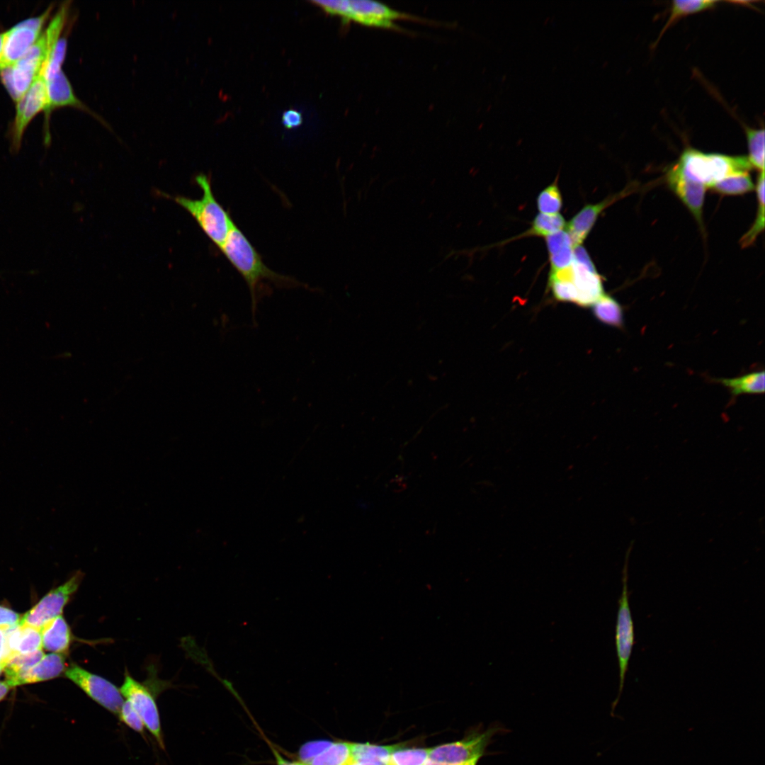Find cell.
<instances>
[{
  "instance_id": "obj_26",
  "label": "cell",
  "mask_w": 765,
  "mask_h": 765,
  "mask_svg": "<svg viewBox=\"0 0 765 765\" xmlns=\"http://www.w3.org/2000/svg\"><path fill=\"white\" fill-rule=\"evenodd\" d=\"M718 3L719 1L715 0L672 1L668 19L663 26L657 40L660 39L665 30L679 18L711 8Z\"/></svg>"
},
{
  "instance_id": "obj_25",
  "label": "cell",
  "mask_w": 765,
  "mask_h": 765,
  "mask_svg": "<svg viewBox=\"0 0 765 765\" xmlns=\"http://www.w3.org/2000/svg\"><path fill=\"white\" fill-rule=\"evenodd\" d=\"M764 171H762L758 175L755 186L758 200L756 216L751 228L740 239V244L743 248L752 245L764 229Z\"/></svg>"
},
{
  "instance_id": "obj_9",
  "label": "cell",
  "mask_w": 765,
  "mask_h": 765,
  "mask_svg": "<svg viewBox=\"0 0 765 765\" xmlns=\"http://www.w3.org/2000/svg\"><path fill=\"white\" fill-rule=\"evenodd\" d=\"M64 674L91 699L118 715L125 701L120 688L115 684L75 663L67 666Z\"/></svg>"
},
{
  "instance_id": "obj_3",
  "label": "cell",
  "mask_w": 765,
  "mask_h": 765,
  "mask_svg": "<svg viewBox=\"0 0 765 765\" xmlns=\"http://www.w3.org/2000/svg\"><path fill=\"white\" fill-rule=\"evenodd\" d=\"M672 168L687 178L710 188L728 176L749 172L752 166L746 156L706 153L687 147Z\"/></svg>"
},
{
  "instance_id": "obj_1",
  "label": "cell",
  "mask_w": 765,
  "mask_h": 765,
  "mask_svg": "<svg viewBox=\"0 0 765 765\" xmlns=\"http://www.w3.org/2000/svg\"><path fill=\"white\" fill-rule=\"evenodd\" d=\"M220 249L243 277L249 288L253 318L256 310L259 287L264 280L272 282L278 288H295L302 285L301 283L296 279L276 273L268 268L259 253L236 224L230 230Z\"/></svg>"
},
{
  "instance_id": "obj_33",
  "label": "cell",
  "mask_w": 765,
  "mask_h": 765,
  "mask_svg": "<svg viewBox=\"0 0 765 765\" xmlns=\"http://www.w3.org/2000/svg\"><path fill=\"white\" fill-rule=\"evenodd\" d=\"M550 271L565 269L573 262V246H567L559 251L550 255Z\"/></svg>"
},
{
  "instance_id": "obj_4",
  "label": "cell",
  "mask_w": 765,
  "mask_h": 765,
  "mask_svg": "<svg viewBox=\"0 0 765 765\" xmlns=\"http://www.w3.org/2000/svg\"><path fill=\"white\" fill-rule=\"evenodd\" d=\"M196 182L202 191L200 198L183 196L174 198L192 215L203 232L220 249L235 223L215 197L210 178L200 174L196 176Z\"/></svg>"
},
{
  "instance_id": "obj_36",
  "label": "cell",
  "mask_w": 765,
  "mask_h": 765,
  "mask_svg": "<svg viewBox=\"0 0 765 765\" xmlns=\"http://www.w3.org/2000/svg\"><path fill=\"white\" fill-rule=\"evenodd\" d=\"M21 616L13 609L0 605V630H6L17 625Z\"/></svg>"
},
{
  "instance_id": "obj_34",
  "label": "cell",
  "mask_w": 765,
  "mask_h": 765,
  "mask_svg": "<svg viewBox=\"0 0 765 765\" xmlns=\"http://www.w3.org/2000/svg\"><path fill=\"white\" fill-rule=\"evenodd\" d=\"M549 254H553L567 246H572L571 238L567 232L560 230L545 237Z\"/></svg>"
},
{
  "instance_id": "obj_16",
  "label": "cell",
  "mask_w": 765,
  "mask_h": 765,
  "mask_svg": "<svg viewBox=\"0 0 765 765\" xmlns=\"http://www.w3.org/2000/svg\"><path fill=\"white\" fill-rule=\"evenodd\" d=\"M571 268L572 282L577 290L575 303L581 307L592 306L604 295L600 275L574 261Z\"/></svg>"
},
{
  "instance_id": "obj_31",
  "label": "cell",
  "mask_w": 765,
  "mask_h": 765,
  "mask_svg": "<svg viewBox=\"0 0 765 765\" xmlns=\"http://www.w3.org/2000/svg\"><path fill=\"white\" fill-rule=\"evenodd\" d=\"M562 196L556 182L540 192L537 199L540 213L555 214L562 207Z\"/></svg>"
},
{
  "instance_id": "obj_10",
  "label": "cell",
  "mask_w": 765,
  "mask_h": 765,
  "mask_svg": "<svg viewBox=\"0 0 765 765\" xmlns=\"http://www.w3.org/2000/svg\"><path fill=\"white\" fill-rule=\"evenodd\" d=\"M45 69L46 64L44 61L27 93L16 103V116L11 135L12 152L17 153L19 151L27 126L33 118L39 112L45 110L47 106V94Z\"/></svg>"
},
{
  "instance_id": "obj_41",
  "label": "cell",
  "mask_w": 765,
  "mask_h": 765,
  "mask_svg": "<svg viewBox=\"0 0 765 765\" xmlns=\"http://www.w3.org/2000/svg\"><path fill=\"white\" fill-rule=\"evenodd\" d=\"M6 37V31L0 33V58L2 54L4 42Z\"/></svg>"
},
{
  "instance_id": "obj_28",
  "label": "cell",
  "mask_w": 765,
  "mask_h": 765,
  "mask_svg": "<svg viewBox=\"0 0 765 765\" xmlns=\"http://www.w3.org/2000/svg\"><path fill=\"white\" fill-rule=\"evenodd\" d=\"M430 748L404 747L397 744L391 752L388 765H426Z\"/></svg>"
},
{
  "instance_id": "obj_2",
  "label": "cell",
  "mask_w": 765,
  "mask_h": 765,
  "mask_svg": "<svg viewBox=\"0 0 765 765\" xmlns=\"http://www.w3.org/2000/svg\"><path fill=\"white\" fill-rule=\"evenodd\" d=\"M67 16L61 7L36 42L13 64L0 72L3 84L12 99L18 102L27 93L48 52L60 38Z\"/></svg>"
},
{
  "instance_id": "obj_27",
  "label": "cell",
  "mask_w": 765,
  "mask_h": 765,
  "mask_svg": "<svg viewBox=\"0 0 765 765\" xmlns=\"http://www.w3.org/2000/svg\"><path fill=\"white\" fill-rule=\"evenodd\" d=\"M715 192L724 195H742L755 189L749 172L732 174L711 187Z\"/></svg>"
},
{
  "instance_id": "obj_40",
  "label": "cell",
  "mask_w": 765,
  "mask_h": 765,
  "mask_svg": "<svg viewBox=\"0 0 765 765\" xmlns=\"http://www.w3.org/2000/svg\"><path fill=\"white\" fill-rule=\"evenodd\" d=\"M11 688L6 681H0V702L6 698Z\"/></svg>"
},
{
  "instance_id": "obj_18",
  "label": "cell",
  "mask_w": 765,
  "mask_h": 765,
  "mask_svg": "<svg viewBox=\"0 0 765 765\" xmlns=\"http://www.w3.org/2000/svg\"><path fill=\"white\" fill-rule=\"evenodd\" d=\"M6 638L8 659L14 655L28 654L43 650L40 629L18 623L6 630Z\"/></svg>"
},
{
  "instance_id": "obj_6",
  "label": "cell",
  "mask_w": 765,
  "mask_h": 765,
  "mask_svg": "<svg viewBox=\"0 0 765 765\" xmlns=\"http://www.w3.org/2000/svg\"><path fill=\"white\" fill-rule=\"evenodd\" d=\"M502 729L475 730L463 739L430 748L426 765H477L492 737Z\"/></svg>"
},
{
  "instance_id": "obj_32",
  "label": "cell",
  "mask_w": 765,
  "mask_h": 765,
  "mask_svg": "<svg viewBox=\"0 0 765 765\" xmlns=\"http://www.w3.org/2000/svg\"><path fill=\"white\" fill-rule=\"evenodd\" d=\"M118 715L126 726L141 735L144 734L145 727L141 718L127 701H124Z\"/></svg>"
},
{
  "instance_id": "obj_35",
  "label": "cell",
  "mask_w": 765,
  "mask_h": 765,
  "mask_svg": "<svg viewBox=\"0 0 765 765\" xmlns=\"http://www.w3.org/2000/svg\"><path fill=\"white\" fill-rule=\"evenodd\" d=\"M329 742V741L326 740H319L305 743L302 746L299 751L300 761L304 764L307 763L322 750Z\"/></svg>"
},
{
  "instance_id": "obj_24",
  "label": "cell",
  "mask_w": 765,
  "mask_h": 765,
  "mask_svg": "<svg viewBox=\"0 0 765 765\" xmlns=\"http://www.w3.org/2000/svg\"><path fill=\"white\" fill-rule=\"evenodd\" d=\"M594 317L601 322L623 328L624 324L623 310L619 302L613 298L604 295L592 305Z\"/></svg>"
},
{
  "instance_id": "obj_39",
  "label": "cell",
  "mask_w": 765,
  "mask_h": 765,
  "mask_svg": "<svg viewBox=\"0 0 765 765\" xmlns=\"http://www.w3.org/2000/svg\"><path fill=\"white\" fill-rule=\"evenodd\" d=\"M273 753L275 756L277 765H305L303 762L299 761H290L285 759L273 747H272Z\"/></svg>"
},
{
  "instance_id": "obj_23",
  "label": "cell",
  "mask_w": 765,
  "mask_h": 765,
  "mask_svg": "<svg viewBox=\"0 0 765 765\" xmlns=\"http://www.w3.org/2000/svg\"><path fill=\"white\" fill-rule=\"evenodd\" d=\"M549 286L557 300L576 302L577 290L572 282L571 266L562 270L550 271Z\"/></svg>"
},
{
  "instance_id": "obj_30",
  "label": "cell",
  "mask_w": 765,
  "mask_h": 765,
  "mask_svg": "<svg viewBox=\"0 0 765 765\" xmlns=\"http://www.w3.org/2000/svg\"><path fill=\"white\" fill-rule=\"evenodd\" d=\"M565 226V220L560 214L539 213L527 234L546 237L562 230Z\"/></svg>"
},
{
  "instance_id": "obj_19",
  "label": "cell",
  "mask_w": 765,
  "mask_h": 765,
  "mask_svg": "<svg viewBox=\"0 0 765 765\" xmlns=\"http://www.w3.org/2000/svg\"><path fill=\"white\" fill-rule=\"evenodd\" d=\"M40 634L42 650L52 653L67 654L74 637L62 615L42 627Z\"/></svg>"
},
{
  "instance_id": "obj_38",
  "label": "cell",
  "mask_w": 765,
  "mask_h": 765,
  "mask_svg": "<svg viewBox=\"0 0 765 765\" xmlns=\"http://www.w3.org/2000/svg\"><path fill=\"white\" fill-rule=\"evenodd\" d=\"M282 123L288 129L298 127L302 123V114L294 109L287 110L282 115Z\"/></svg>"
},
{
  "instance_id": "obj_8",
  "label": "cell",
  "mask_w": 765,
  "mask_h": 765,
  "mask_svg": "<svg viewBox=\"0 0 765 765\" xmlns=\"http://www.w3.org/2000/svg\"><path fill=\"white\" fill-rule=\"evenodd\" d=\"M83 577L82 572H76L62 584L51 589L21 616L19 624L40 630L48 622L62 615L64 607L76 592Z\"/></svg>"
},
{
  "instance_id": "obj_20",
  "label": "cell",
  "mask_w": 765,
  "mask_h": 765,
  "mask_svg": "<svg viewBox=\"0 0 765 765\" xmlns=\"http://www.w3.org/2000/svg\"><path fill=\"white\" fill-rule=\"evenodd\" d=\"M764 371L752 372L740 377L732 378H715V382H719L727 387L733 397L742 394H761L764 392Z\"/></svg>"
},
{
  "instance_id": "obj_5",
  "label": "cell",
  "mask_w": 765,
  "mask_h": 765,
  "mask_svg": "<svg viewBox=\"0 0 765 765\" xmlns=\"http://www.w3.org/2000/svg\"><path fill=\"white\" fill-rule=\"evenodd\" d=\"M330 15L341 17L344 21H353L369 27L399 30L395 23L399 20L418 18L393 9L390 6L368 0L313 1Z\"/></svg>"
},
{
  "instance_id": "obj_22",
  "label": "cell",
  "mask_w": 765,
  "mask_h": 765,
  "mask_svg": "<svg viewBox=\"0 0 765 765\" xmlns=\"http://www.w3.org/2000/svg\"><path fill=\"white\" fill-rule=\"evenodd\" d=\"M351 744L348 742H329L326 747L305 765H348L352 759Z\"/></svg>"
},
{
  "instance_id": "obj_43",
  "label": "cell",
  "mask_w": 765,
  "mask_h": 765,
  "mask_svg": "<svg viewBox=\"0 0 765 765\" xmlns=\"http://www.w3.org/2000/svg\"><path fill=\"white\" fill-rule=\"evenodd\" d=\"M0 668H1V669H2V668H1V667H0Z\"/></svg>"
},
{
  "instance_id": "obj_15",
  "label": "cell",
  "mask_w": 765,
  "mask_h": 765,
  "mask_svg": "<svg viewBox=\"0 0 765 765\" xmlns=\"http://www.w3.org/2000/svg\"><path fill=\"white\" fill-rule=\"evenodd\" d=\"M65 654L50 652L33 666L6 681L11 688L51 680L64 673L67 667Z\"/></svg>"
},
{
  "instance_id": "obj_13",
  "label": "cell",
  "mask_w": 765,
  "mask_h": 765,
  "mask_svg": "<svg viewBox=\"0 0 765 765\" xmlns=\"http://www.w3.org/2000/svg\"><path fill=\"white\" fill-rule=\"evenodd\" d=\"M667 181L669 188L687 207L703 228V208L706 187L684 176L672 167L667 171Z\"/></svg>"
},
{
  "instance_id": "obj_12",
  "label": "cell",
  "mask_w": 765,
  "mask_h": 765,
  "mask_svg": "<svg viewBox=\"0 0 765 765\" xmlns=\"http://www.w3.org/2000/svg\"><path fill=\"white\" fill-rule=\"evenodd\" d=\"M51 11L52 7H49L40 16L21 21L6 30L0 72L13 64L36 42Z\"/></svg>"
},
{
  "instance_id": "obj_11",
  "label": "cell",
  "mask_w": 765,
  "mask_h": 765,
  "mask_svg": "<svg viewBox=\"0 0 765 765\" xmlns=\"http://www.w3.org/2000/svg\"><path fill=\"white\" fill-rule=\"evenodd\" d=\"M120 692L141 718L144 727L164 748L162 729L157 703L149 688L135 680L126 670Z\"/></svg>"
},
{
  "instance_id": "obj_42",
  "label": "cell",
  "mask_w": 765,
  "mask_h": 765,
  "mask_svg": "<svg viewBox=\"0 0 765 765\" xmlns=\"http://www.w3.org/2000/svg\"><path fill=\"white\" fill-rule=\"evenodd\" d=\"M348 765H365V764H363L361 763L356 762V761H354L351 760Z\"/></svg>"
},
{
  "instance_id": "obj_7",
  "label": "cell",
  "mask_w": 765,
  "mask_h": 765,
  "mask_svg": "<svg viewBox=\"0 0 765 765\" xmlns=\"http://www.w3.org/2000/svg\"><path fill=\"white\" fill-rule=\"evenodd\" d=\"M627 562L622 577V591L618 600V611L616 625V648L619 666V688L616 700L612 703L613 712L619 701L628 669L633 647L635 644L634 625L632 618L628 589Z\"/></svg>"
},
{
  "instance_id": "obj_21",
  "label": "cell",
  "mask_w": 765,
  "mask_h": 765,
  "mask_svg": "<svg viewBox=\"0 0 765 765\" xmlns=\"http://www.w3.org/2000/svg\"><path fill=\"white\" fill-rule=\"evenodd\" d=\"M396 746L352 743L351 760L365 765H388L390 755Z\"/></svg>"
},
{
  "instance_id": "obj_17",
  "label": "cell",
  "mask_w": 765,
  "mask_h": 765,
  "mask_svg": "<svg viewBox=\"0 0 765 765\" xmlns=\"http://www.w3.org/2000/svg\"><path fill=\"white\" fill-rule=\"evenodd\" d=\"M46 84L47 104L44 110L45 114H49L56 108L63 106H72L89 110L75 96L69 81L62 69L47 79Z\"/></svg>"
},
{
  "instance_id": "obj_29",
  "label": "cell",
  "mask_w": 765,
  "mask_h": 765,
  "mask_svg": "<svg viewBox=\"0 0 765 765\" xmlns=\"http://www.w3.org/2000/svg\"><path fill=\"white\" fill-rule=\"evenodd\" d=\"M745 132L747 140L749 155L747 157L752 167L760 171H764V130L747 127Z\"/></svg>"
},
{
  "instance_id": "obj_14",
  "label": "cell",
  "mask_w": 765,
  "mask_h": 765,
  "mask_svg": "<svg viewBox=\"0 0 765 765\" xmlns=\"http://www.w3.org/2000/svg\"><path fill=\"white\" fill-rule=\"evenodd\" d=\"M635 186H627L617 194L611 196L603 201L587 205L583 208L568 223L569 234L574 247L580 245L585 239L601 212L612 203L633 192Z\"/></svg>"
},
{
  "instance_id": "obj_37",
  "label": "cell",
  "mask_w": 765,
  "mask_h": 765,
  "mask_svg": "<svg viewBox=\"0 0 765 765\" xmlns=\"http://www.w3.org/2000/svg\"><path fill=\"white\" fill-rule=\"evenodd\" d=\"M573 261L586 267L590 271H596L589 255L584 247L579 245L573 249Z\"/></svg>"
}]
</instances>
